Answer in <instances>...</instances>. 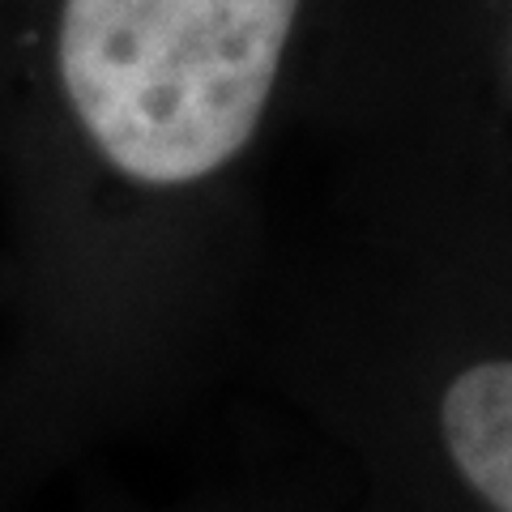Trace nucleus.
<instances>
[{
    "mask_svg": "<svg viewBox=\"0 0 512 512\" xmlns=\"http://www.w3.org/2000/svg\"><path fill=\"white\" fill-rule=\"evenodd\" d=\"M303 0H0V265L86 184L188 197L261 133Z\"/></svg>",
    "mask_w": 512,
    "mask_h": 512,
    "instance_id": "f257e3e1",
    "label": "nucleus"
},
{
    "mask_svg": "<svg viewBox=\"0 0 512 512\" xmlns=\"http://www.w3.org/2000/svg\"><path fill=\"white\" fill-rule=\"evenodd\" d=\"M440 431L461 478L495 512H512V359L474 363L448 384Z\"/></svg>",
    "mask_w": 512,
    "mask_h": 512,
    "instance_id": "f03ea898",
    "label": "nucleus"
},
{
    "mask_svg": "<svg viewBox=\"0 0 512 512\" xmlns=\"http://www.w3.org/2000/svg\"><path fill=\"white\" fill-rule=\"evenodd\" d=\"M13 423V376H9V316H5V282H0V436Z\"/></svg>",
    "mask_w": 512,
    "mask_h": 512,
    "instance_id": "7ed1b4c3",
    "label": "nucleus"
}]
</instances>
